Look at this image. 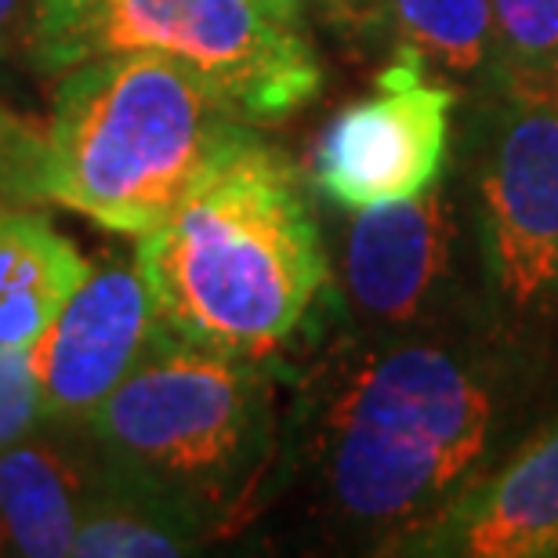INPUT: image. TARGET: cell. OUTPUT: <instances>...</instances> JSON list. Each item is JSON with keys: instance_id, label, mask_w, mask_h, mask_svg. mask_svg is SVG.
Returning a JSON list of instances; mask_svg holds the SVG:
<instances>
[{"instance_id": "cell-1", "label": "cell", "mask_w": 558, "mask_h": 558, "mask_svg": "<svg viewBox=\"0 0 558 558\" xmlns=\"http://www.w3.org/2000/svg\"><path fill=\"white\" fill-rule=\"evenodd\" d=\"M305 349L279 363L262 519L290 508L323 548L399 558L551 414V349L486 327L366 333L333 316Z\"/></svg>"}, {"instance_id": "cell-2", "label": "cell", "mask_w": 558, "mask_h": 558, "mask_svg": "<svg viewBox=\"0 0 558 558\" xmlns=\"http://www.w3.org/2000/svg\"><path fill=\"white\" fill-rule=\"evenodd\" d=\"M156 319L204 349L287 363L338 316L330 251L294 160L236 124L135 240Z\"/></svg>"}, {"instance_id": "cell-3", "label": "cell", "mask_w": 558, "mask_h": 558, "mask_svg": "<svg viewBox=\"0 0 558 558\" xmlns=\"http://www.w3.org/2000/svg\"><path fill=\"white\" fill-rule=\"evenodd\" d=\"M279 363L229 355L156 327L87 432L120 486L229 541L262 519L279 453Z\"/></svg>"}, {"instance_id": "cell-4", "label": "cell", "mask_w": 558, "mask_h": 558, "mask_svg": "<svg viewBox=\"0 0 558 558\" xmlns=\"http://www.w3.org/2000/svg\"><path fill=\"white\" fill-rule=\"evenodd\" d=\"M236 124L199 76L167 54L70 65L51 113L33 120L26 207L54 204L138 240L171 215Z\"/></svg>"}, {"instance_id": "cell-5", "label": "cell", "mask_w": 558, "mask_h": 558, "mask_svg": "<svg viewBox=\"0 0 558 558\" xmlns=\"http://www.w3.org/2000/svg\"><path fill=\"white\" fill-rule=\"evenodd\" d=\"M472 196L478 283L497 333L551 349L558 333V87L494 76L453 135Z\"/></svg>"}, {"instance_id": "cell-6", "label": "cell", "mask_w": 558, "mask_h": 558, "mask_svg": "<svg viewBox=\"0 0 558 558\" xmlns=\"http://www.w3.org/2000/svg\"><path fill=\"white\" fill-rule=\"evenodd\" d=\"M131 51L182 62L232 120L251 128L294 117L327 84L305 29L279 22L258 0H70L40 22L33 73L59 76Z\"/></svg>"}, {"instance_id": "cell-7", "label": "cell", "mask_w": 558, "mask_h": 558, "mask_svg": "<svg viewBox=\"0 0 558 558\" xmlns=\"http://www.w3.org/2000/svg\"><path fill=\"white\" fill-rule=\"evenodd\" d=\"M330 269L338 316L355 330H494L478 283L472 196L457 153L424 193L352 210Z\"/></svg>"}, {"instance_id": "cell-8", "label": "cell", "mask_w": 558, "mask_h": 558, "mask_svg": "<svg viewBox=\"0 0 558 558\" xmlns=\"http://www.w3.org/2000/svg\"><path fill=\"white\" fill-rule=\"evenodd\" d=\"M461 92L396 54L377 92L327 120L308 156V185L341 210H366L424 193L453 156Z\"/></svg>"}, {"instance_id": "cell-9", "label": "cell", "mask_w": 558, "mask_h": 558, "mask_svg": "<svg viewBox=\"0 0 558 558\" xmlns=\"http://www.w3.org/2000/svg\"><path fill=\"white\" fill-rule=\"evenodd\" d=\"M160 327L135 254H106L33 341L40 407L51 421H87L131 374Z\"/></svg>"}, {"instance_id": "cell-10", "label": "cell", "mask_w": 558, "mask_h": 558, "mask_svg": "<svg viewBox=\"0 0 558 558\" xmlns=\"http://www.w3.org/2000/svg\"><path fill=\"white\" fill-rule=\"evenodd\" d=\"M558 410H551L472 494L403 544L399 558H555Z\"/></svg>"}, {"instance_id": "cell-11", "label": "cell", "mask_w": 558, "mask_h": 558, "mask_svg": "<svg viewBox=\"0 0 558 558\" xmlns=\"http://www.w3.org/2000/svg\"><path fill=\"white\" fill-rule=\"evenodd\" d=\"M106 478L84 421L44 417L0 453V555L70 558L76 526Z\"/></svg>"}, {"instance_id": "cell-12", "label": "cell", "mask_w": 558, "mask_h": 558, "mask_svg": "<svg viewBox=\"0 0 558 558\" xmlns=\"http://www.w3.org/2000/svg\"><path fill=\"white\" fill-rule=\"evenodd\" d=\"M92 262L37 207H0V352L33 344Z\"/></svg>"}, {"instance_id": "cell-13", "label": "cell", "mask_w": 558, "mask_h": 558, "mask_svg": "<svg viewBox=\"0 0 558 558\" xmlns=\"http://www.w3.org/2000/svg\"><path fill=\"white\" fill-rule=\"evenodd\" d=\"M344 19L377 29L396 54H414L424 70L457 92H475L497 73L489 0H352Z\"/></svg>"}, {"instance_id": "cell-14", "label": "cell", "mask_w": 558, "mask_h": 558, "mask_svg": "<svg viewBox=\"0 0 558 558\" xmlns=\"http://www.w3.org/2000/svg\"><path fill=\"white\" fill-rule=\"evenodd\" d=\"M204 548L207 537L193 522L109 475L76 526L70 558H182Z\"/></svg>"}, {"instance_id": "cell-15", "label": "cell", "mask_w": 558, "mask_h": 558, "mask_svg": "<svg viewBox=\"0 0 558 558\" xmlns=\"http://www.w3.org/2000/svg\"><path fill=\"white\" fill-rule=\"evenodd\" d=\"M497 73L511 84L558 87V0H489Z\"/></svg>"}, {"instance_id": "cell-16", "label": "cell", "mask_w": 558, "mask_h": 558, "mask_svg": "<svg viewBox=\"0 0 558 558\" xmlns=\"http://www.w3.org/2000/svg\"><path fill=\"white\" fill-rule=\"evenodd\" d=\"M44 421L33 344L0 352V453Z\"/></svg>"}, {"instance_id": "cell-17", "label": "cell", "mask_w": 558, "mask_h": 558, "mask_svg": "<svg viewBox=\"0 0 558 558\" xmlns=\"http://www.w3.org/2000/svg\"><path fill=\"white\" fill-rule=\"evenodd\" d=\"M33 120L0 106V207L26 204V160Z\"/></svg>"}, {"instance_id": "cell-18", "label": "cell", "mask_w": 558, "mask_h": 558, "mask_svg": "<svg viewBox=\"0 0 558 558\" xmlns=\"http://www.w3.org/2000/svg\"><path fill=\"white\" fill-rule=\"evenodd\" d=\"M40 8L37 0H0V76L29 70L37 48Z\"/></svg>"}, {"instance_id": "cell-19", "label": "cell", "mask_w": 558, "mask_h": 558, "mask_svg": "<svg viewBox=\"0 0 558 558\" xmlns=\"http://www.w3.org/2000/svg\"><path fill=\"white\" fill-rule=\"evenodd\" d=\"M258 4L276 15L279 22H290V26H301L305 22V4L308 0H258Z\"/></svg>"}, {"instance_id": "cell-20", "label": "cell", "mask_w": 558, "mask_h": 558, "mask_svg": "<svg viewBox=\"0 0 558 558\" xmlns=\"http://www.w3.org/2000/svg\"><path fill=\"white\" fill-rule=\"evenodd\" d=\"M65 4H70V0H37V8H40V22H44V19H51L54 11H62ZM37 29H40V26H37Z\"/></svg>"}, {"instance_id": "cell-21", "label": "cell", "mask_w": 558, "mask_h": 558, "mask_svg": "<svg viewBox=\"0 0 558 558\" xmlns=\"http://www.w3.org/2000/svg\"><path fill=\"white\" fill-rule=\"evenodd\" d=\"M323 4H327V11H330V15L344 19V15H349V8H352V0H323Z\"/></svg>"}]
</instances>
